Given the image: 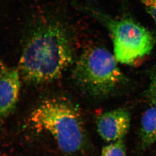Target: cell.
I'll return each mask as SVG.
<instances>
[{"label":"cell","instance_id":"cell-1","mask_svg":"<svg viewBox=\"0 0 156 156\" xmlns=\"http://www.w3.org/2000/svg\"><path fill=\"white\" fill-rule=\"evenodd\" d=\"M71 37L62 21L37 17L18 64L20 75L28 82L42 84L62 75L73 61Z\"/></svg>","mask_w":156,"mask_h":156},{"label":"cell","instance_id":"cell-2","mask_svg":"<svg viewBox=\"0 0 156 156\" xmlns=\"http://www.w3.org/2000/svg\"><path fill=\"white\" fill-rule=\"evenodd\" d=\"M30 121L37 129L49 132L66 154L78 153L86 143L82 117L74 105L66 101H46L32 113Z\"/></svg>","mask_w":156,"mask_h":156},{"label":"cell","instance_id":"cell-3","mask_svg":"<svg viewBox=\"0 0 156 156\" xmlns=\"http://www.w3.org/2000/svg\"><path fill=\"white\" fill-rule=\"evenodd\" d=\"M117 62L108 50L92 47L80 56L73 69V78L81 89L92 96H107L124 80Z\"/></svg>","mask_w":156,"mask_h":156},{"label":"cell","instance_id":"cell-4","mask_svg":"<svg viewBox=\"0 0 156 156\" xmlns=\"http://www.w3.org/2000/svg\"><path fill=\"white\" fill-rule=\"evenodd\" d=\"M107 28L114 45L116 59L125 65H133L150 53L154 39L148 30L129 17L113 18L99 11L86 8Z\"/></svg>","mask_w":156,"mask_h":156},{"label":"cell","instance_id":"cell-5","mask_svg":"<svg viewBox=\"0 0 156 156\" xmlns=\"http://www.w3.org/2000/svg\"><path fill=\"white\" fill-rule=\"evenodd\" d=\"M131 117L125 108L106 112L96 119L98 131L101 137L108 142L123 140L129 130Z\"/></svg>","mask_w":156,"mask_h":156},{"label":"cell","instance_id":"cell-6","mask_svg":"<svg viewBox=\"0 0 156 156\" xmlns=\"http://www.w3.org/2000/svg\"><path fill=\"white\" fill-rule=\"evenodd\" d=\"M18 69L5 66L0 75V117L12 113L16 105L20 88Z\"/></svg>","mask_w":156,"mask_h":156},{"label":"cell","instance_id":"cell-7","mask_svg":"<svg viewBox=\"0 0 156 156\" xmlns=\"http://www.w3.org/2000/svg\"><path fill=\"white\" fill-rule=\"evenodd\" d=\"M140 147L147 149L156 142V106L152 105L141 117Z\"/></svg>","mask_w":156,"mask_h":156},{"label":"cell","instance_id":"cell-8","mask_svg":"<svg viewBox=\"0 0 156 156\" xmlns=\"http://www.w3.org/2000/svg\"><path fill=\"white\" fill-rule=\"evenodd\" d=\"M101 156H126V148L123 140H119L105 146Z\"/></svg>","mask_w":156,"mask_h":156},{"label":"cell","instance_id":"cell-9","mask_svg":"<svg viewBox=\"0 0 156 156\" xmlns=\"http://www.w3.org/2000/svg\"><path fill=\"white\" fill-rule=\"evenodd\" d=\"M147 98L152 105L156 106V66L151 74L150 82L147 91Z\"/></svg>","mask_w":156,"mask_h":156},{"label":"cell","instance_id":"cell-10","mask_svg":"<svg viewBox=\"0 0 156 156\" xmlns=\"http://www.w3.org/2000/svg\"><path fill=\"white\" fill-rule=\"evenodd\" d=\"M147 13L156 23V0H141Z\"/></svg>","mask_w":156,"mask_h":156},{"label":"cell","instance_id":"cell-11","mask_svg":"<svg viewBox=\"0 0 156 156\" xmlns=\"http://www.w3.org/2000/svg\"><path fill=\"white\" fill-rule=\"evenodd\" d=\"M5 66L0 61V75L1 74L2 72L3 71V69L5 68Z\"/></svg>","mask_w":156,"mask_h":156}]
</instances>
